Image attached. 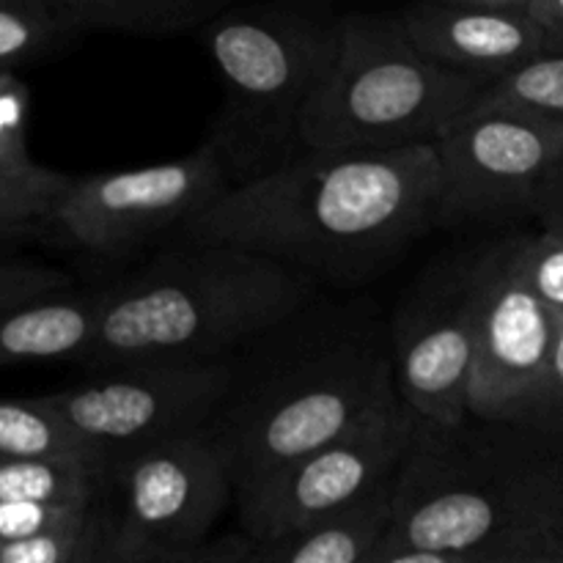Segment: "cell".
Here are the masks:
<instances>
[{"instance_id":"25","label":"cell","mask_w":563,"mask_h":563,"mask_svg":"<svg viewBox=\"0 0 563 563\" xmlns=\"http://www.w3.org/2000/svg\"><path fill=\"white\" fill-rule=\"evenodd\" d=\"M31 88L20 75H0V174H31L38 168L27 148Z\"/></svg>"},{"instance_id":"6","label":"cell","mask_w":563,"mask_h":563,"mask_svg":"<svg viewBox=\"0 0 563 563\" xmlns=\"http://www.w3.org/2000/svg\"><path fill=\"white\" fill-rule=\"evenodd\" d=\"M487 86L423 58L399 11L341 14L333 64L302 113L308 152L434 146Z\"/></svg>"},{"instance_id":"2","label":"cell","mask_w":563,"mask_h":563,"mask_svg":"<svg viewBox=\"0 0 563 563\" xmlns=\"http://www.w3.org/2000/svg\"><path fill=\"white\" fill-rule=\"evenodd\" d=\"M396 405L390 324L363 300L313 297L229 361L209 434L229 465L234 506Z\"/></svg>"},{"instance_id":"35","label":"cell","mask_w":563,"mask_h":563,"mask_svg":"<svg viewBox=\"0 0 563 563\" xmlns=\"http://www.w3.org/2000/svg\"><path fill=\"white\" fill-rule=\"evenodd\" d=\"M93 563H119V561H115V555H113V542H110V548L104 550V553L99 555V559L93 561Z\"/></svg>"},{"instance_id":"22","label":"cell","mask_w":563,"mask_h":563,"mask_svg":"<svg viewBox=\"0 0 563 563\" xmlns=\"http://www.w3.org/2000/svg\"><path fill=\"white\" fill-rule=\"evenodd\" d=\"M110 548V517L104 500L86 517L25 542L3 544L0 563H93Z\"/></svg>"},{"instance_id":"7","label":"cell","mask_w":563,"mask_h":563,"mask_svg":"<svg viewBox=\"0 0 563 563\" xmlns=\"http://www.w3.org/2000/svg\"><path fill=\"white\" fill-rule=\"evenodd\" d=\"M110 542L119 563H152L209 542L234 506L229 465L209 429L108 462Z\"/></svg>"},{"instance_id":"31","label":"cell","mask_w":563,"mask_h":563,"mask_svg":"<svg viewBox=\"0 0 563 563\" xmlns=\"http://www.w3.org/2000/svg\"><path fill=\"white\" fill-rule=\"evenodd\" d=\"M467 559H454V555H440V553H427V550L407 548V544L394 542V539L385 533L379 539L377 548L368 553V559L363 563H465Z\"/></svg>"},{"instance_id":"10","label":"cell","mask_w":563,"mask_h":563,"mask_svg":"<svg viewBox=\"0 0 563 563\" xmlns=\"http://www.w3.org/2000/svg\"><path fill=\"white\" fill-rule=\"evenodd\" d=\"M229 363H154L102 372L42 401L108 462L209 429Z\"/></svg>"},{"instance_id":"5","label":"cell","mask_w":563,"mask_h":563,"mask_svg":"<svg viewBox=\"0 0 563 563\" xmlns=\"http://www.w3.org/2000/svg\"><path fill=\"white\" fill-rule=\"evenodd\" d=\"M341 14L330 3L278 0L229 5L201 31L220 77V108L207 141L231 187L300 157L302 113L333 64Z\"/></svg>"},{"instance_id":"11","label":"cell","mask_w":563,"mask_h":563,"mask_svg":"<svg viewBox=\"0 0 563 563\" xmlns=\"http://www.w3.org/2000/svg\"><path fill=\"white\" fill-rule=\"evenodd\" d=\"M416 432L418 418L405 401L368 418L242 500V533L267 544L355 509L396 482Z\"/></svg>"},{"instance_id":"8","label":"cell","mask_w":563,"mask_h":563,"mask_svg":"<svg viewBox=\"0 0 563 563\" xmlns=\"http://www.w3.org/2000/svg\"><path fill=\"white\" fill-rule=\"evenodd\" d=\"M229 190L218 152L201 143L170 163L71 176L44 236L97 256H121L159 236L174 240Z\"/></svg>"},{"instance_id":"9","label":"cell","mask_w":563,"mask_h":563,"mask_svg":"<svg viewBox=\"0 0 563 563\" xmlns=\"http://www.w3.org/2000/svg\"><path fill=\"white\" fill-rule=\"evenodd\" d=\"M440 225L533 218L539 192L563 165V124L482 97L434 143Z\"/></svg>"},{"instance_id":"29","label":"cell","mask_w":563,"mask_h":563,"mask_svg":"<svg viewBox=\"0 0 563 563\" xmlns=\"http://www.w3.org/2000/svg\"><path fill=\"white\" fill-rule=\"evenodd\" d=\"M258 553H262V544L240 531L209 539V542L185 550V553L163 555L152 563H258Z\"/></svg>"},{"instance_id":"30","label":"cell","mask_w":563,"mask_h":563,"mask_svg":"<svg viewBox=\"0 0 563 563\" xmlns=\"http://www.w3.org/2000/svg\"><path fill=\"white\" fill-rule=\"evenodd\" d=\"M526 16L542 38L544 55H563V0H526Z\"/></svg>"},{"instance_id":"26","label":"cell","mask_w":563,"mask_h":563,"mask_svg":"<svg viewBox=\"0 0 563 563\" xmlns=\"http://www.w3.org/2000/svg\"><path fill=\"white\" fill-rule=\"evenodd\" d=\"M517 427L533 434L553 454L563 456V328L542 388L533 396L531 407H528Z\"/></svg>"},{"instance_id":"24","label":"cell","mask_w":563,"mask_h":563,"mask_svg":"<svg viewBox=\"0 0 563 563\" xmlns=\"http://www.w3.org/2000/svg\"><path fill=\"white\" fill-rule=\"evenodd\" d=\"M517 269L537 300L563 322V234L539 231L515 236Z\"/></svg>"},{"instance_id":"17","label":"cell","mask_w":563,"mask_h":563,"mask_svg":"<svg viewBox=\"0 0 563 563\" xmlns=\"http://www.w3.org/2000/svg\"><path fill=\"white\" fill-rule=\"evenodd\" d=\"M390 487L333 520L262 544L258 563H363L390 528Z\"/></svg>"},{"instance_id":"4","label":"cell","mask_w":563,"mask_h":563,"mask_svg":"<svg viewBox=\"0 0 563 563\" xmlns=\"http://www.w3.org/2000/svg\"><path fill=\"white\" fill-rule=\"evenodd\" d=\"M388 537L454 559L563 539V456L520 427L418 421L390 487Z\"/></svg>"},{"instance_id":"27","label":"cell","mask_w":563,"mask_h":563,"mask_svg":"<svg viewBox=\"0 0 563 563\" xmlns=\"http://www.w3.org/2000/svg\"><path fill=\"white\" fill-rule=\"evenodd\" d=\"M104 500V498H102ZM99 500V504H102ZM44 506V504H11L0 500V548L3 544L25 542V539L38 537V533L55 531L69 522L86 517L93 506Z\"/></svg>"},{"instance_id":"21","label":"cell","mask_w":563,"mask_h":563,"mask_svg":"<svg viewBox=\"0 0 563 563\" xmlns=\"http://www.w3.org/2000/svg\"><path fill=\"white\" fill-rule=\"evenodd\" d=\"M71 176L38 165L31 174H0V242L44 236Z\"/></svg>"},{"instance_id":"18","label":"cell","mask_w":563,"mask_h":563,"mask_svg":"<svg viewBox=\"0 0 563 563\" xmlns=\"http://www.w3.org/2000/svg\"><path fill=\"white\" fill-rule=\"evenodd\" d=\"M108 462L99 456L0 462V500L44 506H88L108 495Z\"/></svg>"},{"instance_id":"1","label":"cell","mask_w":563,"mask_h":563,"mask_svg":"<svg viewBox=\"0 0 563 563\" xmlns=\"http://www.w3.org/2000/svg\"><path fill=\"white\" fill-rule=\"evenodd\" d=\"M443 170L434 146L302 152L231 187L174 245H223L269 258L313 286L357 284L440 225Z\"/></svg>"},{"instance_id":"32","label":"cell","mask_w":563,"mask_h":563,"mask_svg":"<svg viewBox=\"0 0 563 563\" xmlns=\"http://www.w3.org/2000/svg\"><path fill=\"white\" fill-rule=\"evenodd\" d=\"M533 218L539 220L544 231H559V234H563V165L555 170L553 179L544 185V190L539 192Z\"/></svg>"},{"instance_id":"28","label":"cell","mask_w":563,"mask_h":563,"mask_svg":"<svg viewBox=\"0 0 563 563\" xmlns=\"http://www.w3.org/2000/svg\"><path fill=\"white\" fill-rule=\"evenodd\" d=\"M69 286L71 278L60 269L33 262H0V311L42 300V297L66 295Z\"/></svg>"},{"instance_id":"19","label":"cell","mask_w":563,"mask_h":563,"mask_svg":"<svg viewBox=\"0 0 563 563\" xmlns=\"http://www.w3.org/2000/svg\"><path fill=\"white\" fill-rule=\"evenodd\" d=\"M77 38L55 0H0V75L53 58Z\"/></svg>"},{"instance_id":"23","label":"cell","mask_w":563,"mask_h":563,"mask_svg":"<svg viewBox=\"0 0 563 563\" xmlns=\"http://www.w3.org/2000/svg\"><path fill=\"white\" fill-rule=\"evenodd\" d=\"M495 102L531 110L563 124V55H542L484 91Z\"/></svg>"},{"instance_id":"14","label":"cell","mask_w":563,"mask_h":563,"mask_svg":"<svg viewBox=\"0 0 563 563\" xmlns=\"http://www.w3.org/2000/svg\"><path fill=\"white\" fill-rule=\"evenodd\" d=\"M399 16L423 58L487 88L544 55L526 0H429Z\"/></svg>"},{"instance_id":"13","label":"cell","mask_w":563,"mask_h":563,"mask_svg":"<svg viewBox=\"0 0 563 563\" xmlns=\"http://www.w3.org/2000/svg\"><path fill=\"white\" fill-rule=\"evenodd\" d=\"M561 328L522 280L515 236L476 253L471 418L517 427L542 388Z\"/></svg>"},{"instance_id":"12","label":"cell","mask_w":563,"mask_h":563,"mask_svg":"<svg viewBox=\"0 0 563 563\" xmlns=\"http://www.w3.org/2000/svg\"><path fill=\"white\" fill-rule=\"evenodd\" d=\"M476 256L434 264L401 297L390 319L399 399L418 421L460 427L471 418Z\"/></svg>"},{"instance_id":"20","label":"cell","mask_w":563,"mask_h":563,"mask_svg":"<svg viewBox=\"0 0 563 563\" xmlns=\"http://www.w3.org/2000/svg\"><path fill=\"white\" fill-rule=\"evenodd\" d=\"M55 456H99L104 460L93 445L77 438L44 405L42 396L0 399V462L55 460Z\"/></svg>"},{"instance_id":"3","label":"cell","mask_w":563,"mask_h":563,"mask_svg":"<svg viewBox=\"0 0 563 563\" xmlns=\"http://www.w3.org/2000/svg\"><path fill=\"white\" fill-rule=\"evenodd\" d=\"M313 297L311 280L269 258L181 242L97 291V335L80 366L229 363Z\"/></svg>"},{"instance_id":"33","label":"cell","mask_w":563,"mask_h":563,"mask_svg":"<svg viewBox=\"0 0 563 563\" xmlns=\"http://www.w3.org/2000/svg\"><path fill=\"white\" fill-rule=\"evenodd\" d=\"M563 539H544V542H526V544H509V548H498L493 553L473 555L465 563H533L539 555H544L548 550L559 548Z\"/></svg>"},{"instance_id":"16","label":"cell","mask_w":563,"mask_h":563,"mask_svg":"<svg viewBox=\"0 0 563 563\" xmlns=\"http://www.w3.org/2000/svg\"><path fill=\"white\" fill-rule=\"evenodd\" d=\"M60 14L80 36L126 33V36L174 38L201 33L229 5L223 0H55Z\"/></svg>"},{"instance_id":"34","label":"cell","mask_w":563,"mask_h":563,"mask_svg":"<svg viewBox=\"0 0 563 563\" xmlns=\"http://www.w3.org/2000/svg\"><path fill=\"white\" fill-rule=\"evenodd\" d=\"M533 563H563V544H559V548H553V550H548L544 555H539V559Z\"/></svg>"},{"instance_id":"15","label":"cell","mask_w":563,"mask_h":563,"mask_svg":"<svg viewBox=\"0 0 563 563\" xmlns=\"http://www.w3.org/2000/svg\"><path fill=\"white\" fill-rule=\"evenodd\" d=\"M97 335V291L55 295L0 311V368L31 361H77Z\"/></svg>"}]
</instances>
